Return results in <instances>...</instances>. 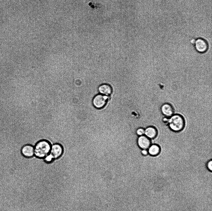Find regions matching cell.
Returning a JSON list of instances; mask_svg holds the SVG:
<instances>
[{"label":"cell","mask_w":212,"mask_h":211,"mask_svg":"<svg viewBox=\"0 0 212 211\" xmlns=\"http://www.w3.org/2000/svg\"><path fill=\"white\" fill-rule=\"evenodd\" d=\"M51 146L50 142L47 140L38 141L34 146V156L38 159H43L50 153Z\"/></svg>","instance_id":"1"},{"label":"cell","mask_w":212,"mask_h":211,"mask_svg":"<svg viewBox=\"0 0 212 211\" xmlns=\"http://www.w3.org/2000/svg\"><path fill=\"white\" fill-rule=\"evenodd\" d=\"M185 124L184 117L179 114H174L169 117L168 125L172 131L175 132L181 131Z\"/></svg>","instance_id":"2"},{"label":"cell","mask_w":212,"mask_h":211,"mask_svg":"<svg viewBox=\"0 0 212 211\" xmlns=\"http://www.w3.org/2000/svg\"><path fill=\"white\" fill-rule=\"evenodd\" d=\"M108 98L106 96L98 94L93 98L92 104L94 107L98 109L104 107L108 101Z\"/></svg>","instance_id":"3"},{"label":"cell","mask_w":212,"mask_h":211,"mask_svg":"<svg viewBox=\"0 0 212 211\" xmlns=\"http://www.w3.org/2000/svg\"><path fill=\"white\" fill-rule=\"evenodd\" d=\"M64 149L62 145L58 143L52 144L50 154L55 160L60 158L62 155Z\"/></svg>","instance_id":"4"},{"label":"cell","mask_w":212,"mask_h":211,"mask_svg":"<svg viewBox=\"0 0 212 211\" xmlns=\"http://www.w3.org/2000/svg\"><path fill=\"white\" fill-rule=\"evenodd\" d=\"M194 45L196 50L201 53H205L208 49L207 42L205 39L201 38L196 39Z\"/></svg>","instance_id":"5"},{"label":"cell","mask_w":212,"mask_h":211,"mask_svg":"<svg viewBox=\"0 0 212 211\" xmlns=\"http://www.w3.org/2000/svg\"><path fill=\"white\" fill-rule=\"evenodd\" d=\"M21 153L26 158L32 157L34 154V146L30 144H25L21 148Z\"/></svg>","instance_id":"6"},{"label":"cell","mask_w":212,"mask_h":211,"mask_svg":"<svg viewBox=\"0 0 212 211\" xmlns=\"http://www.w3.org/2000/svg\"><path fill=\"white\" fill-rule=\"evenodd\" d=\"M161 113L165 117L169 118L172 116L174 113V109L172 106L170 104L165 103L163 104L160 108Z\"/></svg>","instance_id":"7"},{"label":"cell","mask_w":212,"mask_h":211,"mask_svg":"<svg viewBox=\"0 0 212 211\" xmlns=\"http://www.w3.org/2000/svg\"><path fill=\"white\" fill-rule=\"evenodd\" d=\"M137 144L141 149H147L151 144V140L145 135L139 136L137 140Z\"/></svg>","instance_id":"8"},{"label":"cell","mask_w":212,"mask_h":211,"mask_svg":"<svg viewBox=\"0 0 212 211\" xmlns=\"http://www.w3.org/2000/svg\"><path fill=\"white\" fill-rule=\"evenodd\" d=\"M158 133L157 130L155 127L148 126L145 129L144 135L151 140L156 137Z\"/></svg>","instance_id":"9"},{"label":"cell","mask_w":212,"mask_h":211,"mask_svg":"<svg viewBox=\"0 0 212 211\" xmlns=\"http://www.w3.org/2000/svg\"><path fill=\"white\" fill-rule=\"evenodd\" d=\"M147 150L149 155L151 156H156L160 153L161 148L158 144H151Z\"/></svg>","instance_id":"10"},{"label":"cell","mask_w":212,"mask_h":211,"mask_svg":"<svg viewBox=\"0 0 212 211\" xmlns=\"http://www.w3.org/2000/svg\"><path fill=\"white\" fill-rule=\"evenodd\" d=\"M98 91L100 93L103 95H109L112 92V88L111 86L107 84H103L98 87Z\"/></svg>","instance_id":"11"},{"label":"cell","mask_w":212,"mask_h":211,"mask_svg":"<svg viewBox=\"0 0 212 211\" xmlns=\"http://www.w3.org/2000/svg\"><path fill=\"white\" fill-rule=\"evenodd\" d=\"M43 159L44 162L47 164L51 163L55 160L50 153L46 156Z\"/></svg>","instance_id":"12"},{"label":"cell","mask_w":212,"mask_h":211,"mask_svg":"<svg viewBox=\"0 0 212 211\" xmlns=\"http://www.w3.org/2000/svg\"><path fill=\"white\" fill-rule=\"evenodd\" d=\"M145 129L142 127H140L138 128L136 130V134L138 136H139L144 135Z\"/></svg>","instance_id":"13"},{"label":"cell","mask_w":212,"mask_h":211,"mask_svg":"<svg viewBox=\"0 0 212 211\" xmlns=\"http://www.w3.org/2000/svg\"><path fill=\"white\" fill-rule=\"evenodd\" d=\"M212 161L210 160L208 161L206 164V167L208 170L211 171L212 169Z\"/></svg>","instance_id":"14"},{"label":"cell","mask_w":212,"mask_h":211,"mask_svg":"<svg viewBox=\"0 0 212 211\" xmlns=\"http://www.w3.org/2000/svg\"><path fill=\"white\" fill-rule=\"evenodd\" d=\"M141 153L144 156H147L149 155L147 149H141Z\"/></svg>","instance_id":"15"},{"label":"cell","mask_w":212,"mask_h":211,"mask_svg":"<svg viewBox=\"0 0 212 211\" xmlns=\"http://www.w3.org/2000/svg\"><path fill=\"white\" fill-rule=\"evenodd\" d=\"M169 118L164 116V117L162 119V122L165 124H168L169 120Z\"/></svg>","instance_id":"16"},{"label":"cell","mask_w":212,"mask_h":211,"mask_svg":"<svg viewBox=\"0 0 212 211\" xmlns=\"http://www.w3.org/2000/svg\"><path fill=\"white\" fill-rule=\"evenodd\" d=\"M196 41V39L192 38L190 40V43L192 45H194Z\"/></svg>","instance_id":"17"}]
</instances>
